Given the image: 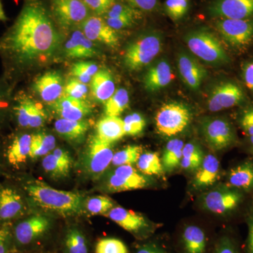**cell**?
<instances>
[{
  "mask_svg": "<svg viewBox=\"0 0 253 253\" xmlns=\"http://www.w3.org/2000/svg\"><path fill=\"white\" fill-rule=\"evenodd\" d=\"M59 42L54 18L42 0H23L14 22L0 37V55L9 73L22 72L51 57Z\"/></svg>",
  "mask_w": 253,
  "mask_h": 253,
  "instance_id": "obj_1",
  "label": "cell"
},
{
  "mask_svg": "<svg viewBox=\"0 0 253 253\" xmlns=\"http://www.w3.org/2000/svg\"><path fill=\"white\" fill-rule=\"evenodd\" d=\"M21 187L29 202L46 211L73 216L84 208V197L78 192L54 189L38 179H23Z\"/></svg>",
  "mask_w": 253,
  "mask_h": 253,
  "instance_id": "obj_2",
  "label": "cell"
},
{
  "mask_svg": "<svg viewBox=\"0 0 253 253\" xmlns=\"http://www.w3.org/2000/svg\"><path fill=\"white\" fill-rule=\"evenodd\" d=\"M162 41L157 34H147L133 41L126 47L124 63L129 71L142 69L152 62L161 52Z\"/></svg>",
  "mask_w": 253,
  "mask_h": 253,
  "instance_id": "obj_3",
  "label": "cell"
},
{
  "mask_svg": "<svg viewBox=\"0 0 253 253\" xmlns=\"http://www.w3.org/2000/svg\"><path fill=\"white\" fill-rule=\"evenodd\" d=\"M188 48L205 62L221 64L227 61L226 51L214 35L204 30L191 32L186 36Z\"/></svg>",
  "mask_w": 253,
  "mask_h": 253,
  "instance_id": "obj_4",
  "label": "cell"
},
{
  "mask_svg": "<svg viewBox=\"0 0 253 253\" xmlns=\"http://www.w3.org/2000/svg\"><path fill=\"white\" fill-rule=\"evenodd\" d=\"M191 119V111L187 106L172 102L160 108L156 113L155 123L159 134L171 137L182 132L189 126Z\"/></svg>",
  "mask_w": 253,
  "mask_h": 253,
  "instance_id": "obj_5",
  "label": "cell"
},
{
  "mask_svg": "<svg viewBox=\"0 0 253 253\" xmlns=\"http://www.w3.org/2000/svg\"><path fill=\"white\" fill-rule=\"evenodd\" d=\"M113 155L112 144L93 136L81 158L83 170L93 179H99L112 162Z\"/></svg>",
  "mask_w": 253,
  "mask_h": 253,
  "instance_id": "obj_6",
  "label": "cell"
},
{
  "mask_svg": "<svg viewBox=\"0 0 253 253\" xmlns=\"http://www.w3.org/2000/svg\"><path fill=\"white\" fill-rule=\"evenodd\" d=\"M28 200L21 188L0 184V224L12 225L27 215Z\"/></svg>",
  "mask_w": 253,
  "mask_h": 253,
  "instance_id": "obj_7",
  "label": "cell"
},
{
  "mask_svg": "<svg viewBox=\"0 0 253 253\" xmlns=\"http://www.w3.org/2000/svg\"><path fill=\"white\" fill-rule=\"evenodd\" d=\"M106 216L141 241L151 238L158 228L142 214L120 206L113 207Z\"/></svg>",
  "mask_w": 253,
  "mask_h": 253,
  "instance_id": "obj_8",
  "label": "cell"
},
{
  "mask_svg": "<svg viewBox=\"0 0 253 253\" xmlns=\"http://www.w3.org/2000/svg\"><path fill=\"white\" fill-rule=\"evenodd\" d=\"M50 11L55 21L66 29L80 27L91 16L83 0H50Z\"/></svg>",
  "mask_w": 253,
  "mask_h": 253,
  "instance_id": "obj_9",
  "label": "cell"
},
{
  "mask_svg": "<svg viewBox=\"0 0 253 253\" xmlns=\"http://www.w3.org/2000/svg\"><path fill=\"white\" fill-rule=\"evenodd\" d=\"M11 113L15 122L21 129H31L42 126L46 120L45 111L34 100L20 93L13 99Z\"/></svg>",
  "mask_w": 253,
  "mask_h": 253,
  "instance_id": "obj_10",
  "label": "cell"
},
{
  "mask_svg": "<svg viewBox=\"0 0 253 253\" xmlns=\"http://www.w3.org/2000/svg\"><path fill=\"white\" fill-rule=\"evenodd\" d=\"M243 197L242 193L239 190L231 186H221L204 194L203 207L214 214H229L239 207Z\"/></svg>",
  "mask_w": 253,
  "mask_h": 253,
  "instance_id": "obj_11",
  "label": "cell"
},
{
  "mask_svg": "<svg viewBox=\"0 0 253 253\" xmlns=\"http://www.w3.org/2000/svg\"><path fill=\"white\" fill-rule=\"evenodd\" d=\"M50 226L49 218L41 214L23 217L12 224L14 244L21 247L33 244L49 230Z\"/></svg>",
  "mask_w": 253,
  "mask_h": 253,
  "instance_id": "obj_12",
  "label": "cell"
},
{
  "mask_svg": "<svg viewBox=\"0 0 253 253\" xmlns=\"http://www.w3.org/2000/svg\"><path fill=\"white\" fill-rule=\"evenodd\" d=\"M214 242L201 226L186 224L178 235L176 250L177 253H211Z\"/></svg>",
  "mask_w": 253,
  "mask_h": 253,
  "instance_id": "obj_13",
  "label": "cell"
},
{
  "mask_svg": "<svg viewBox=\"0 0 253 253\" xmlns=\"http://www.w3.org/2000/svg\"><path fill=\"white\" fill-rule=\"evenodd\" d=\"M217 29L228 43L237 47L248 45L253 38V20L221 18Z\"/></svg>",
  "mask_w": 253,
  "mask_h": 253,
  "instance_id": "obj_14",
  "label": "cell"
},
{
  "mask_svg": "<svg viewBox=\"0 0 253 253\" xmlns=\"http://www.w3.org/2000/svg\"><path fill=\"white\" fill-rule=\"evenodd\" d=\"M202 132L210 147L221 151L235 141V134L230 123L222 118L208 119L202 123Z\"/></svg>",
  "mask_w": 253,
  "mask_h": 253,
  "instance_id": "obj_15",
  "label": "cell"
},
{
  "mask_svg": "<svg viewBox=\"0 0 253 253\" xmlns=\"http://www.w3.org/2000/svg\"><path fill=\"white\" fill-rule=\"evenodd\" d=\"M149 179L132 166H121L109 176L106 187L110 192H123L144 189L149 185Z\"/></svg>",
  "mask_w": 253,
  "mask_h": 253,
  "instance_id": "obj_16",
  "label": "cell"
},
{
  "mask_svg": "<svg viewBox=\"0 0 253 253\" xmlns=\"http://www.w3.org/2000/svg\"><path fill=\"white\" fill-rule=\"evenodd\" d=\"M244 99L242 89L231 82L214 86L208 100V108L212 112L230 109L241 104Z\"/></svg>",
  "mask_w": 253,
  "mask_h": 253,
  "instance_id": "obj_17",
  "label": "cell"
},
{
  "mask_svg": "<svg viewBox=\"0 0 253 253\" xmlns=\"http://www.w3.org/2000/svg\"><path fill=\"white\" fill-rule=\"evenodd\" d=\"M31 139L29 133H16L2 151L3 161L10 168L19 169L30 159Z\"/></svg>",
  "mask_w": 253,
  "mask_h": 253,
  "instance_id": "obj_18",
  "label": "cell"
},
{
  "mask_svg": "<svg viewBox=\"0 0 253 253\" xmlns=\"http://www.w3.org/2000/svg\"><path fill=\"white\" fill-rule=\"evenodd\" d=\"M79 28L89 41L99 42L111 47H115L119 43L116 31L110 27L101 16L91 15Z\"/></svg>",
  "mask_w": 253,
  "mask_h": 253,
  "instance_id": "obj_19",
  "label": "cell"
},
{
  "mask_svg": "<svg viewBox=\"0 0 253 253\" xmlns=\"http://www.w3.org/2000/svg\"><path fill=\"white\" fill-rule=\"evenodd\" d=\"M210 11L222 18L244 19L253 15V0H217Z\"/></svg>",
  "mask_w": 253,
  "mask_h": 253,
  "instance_id": "obj_20",
  "label": "cell"
},
{
  "mask_svg": "<svg viewBox=\"0 0 253 253\" xmlns=\"http://www.w3.org/2000/svg\"><path fill=\"white\" fill-rule=\"evenodd\" d=\"M33 89L45 102H56L63 96L64 86L62 77L56 71L46 72L36 78Z\"/></svg>",
  "mask_w": 253,
  "mask_h": 253,
  "instance_id": "obj_21",
  "label": "cell"
},
{
  "mask_svg": "<svg viewBox=\"0 0 253 253\" xmlns=\"http://www.w3.org/2000/svg\"><path fill=\"white\" fill-rule=\"evenodd\" d=\"M177 66L186 85L192 90H198L207 75L206 69L194 58L185 53L178 56Z\"/></svg>",
  "mask_w": 253,
  "mask_h": 253,
  "instance_id": "obj_22",
  "label": "cell"
},
{
  "mask_svg": "<svg viewBox=\"0 0 253 253\" xmlns=\"http://www.w3.org/2000/svg\"><path fill=\"white\" fill-rule=\"evenodd\" d=\"M53 106L60 117L71 121H81L91 112L90 105L85 101L69 96H61Z\"/></svg>",
  "mask_w": 253,
  "mask_h": 253,
  "instance_id": "obj_23",
  "label": "cell"
},
{
  "mask_svg": "<svg viewBox=\"0 0 253 253\" xmlns=\"http://www.w3.org/2000/svg\"><path fill=\"white\" fill-rule=\"evenodd\" d=\"M172 68L166 60H161L149 68L144 78V87L150 92L157 91L170 84Z\"/></svg>",
  "mask_w": 253,
  "mask_h": 253,
  "instance_id": "obj_24",
  "label": "cell"
},
{
  "mask_svg": "<svg viewBox=\"0 0 253 253\" xmlns=\"http://www.w3.org/2000/svg\"><path fill=\"white\" fill-rule=\"evenodd\" d=\"M220 172V163L215 156H205L202 164L196 170L193 179V186L196 189H204L217 181Z\"/></svg>",
  "mask_w": 253,
  "mask_h": 253,
  "instance_id": "obj_25",
  "label": "cell"
},
{
  "mask_svg": "<svg viewBox=\"0 0 253 253\" xmlns=\"http://www.w3.org/2000/svg\"><path fill=\"white\" fill-rule=\"evenodd\" d=\"M65 53L71 59L92 57L96 54L94 44L81 30H76L65 44Z\"/></svg>",
  "mask_w": 253,
  "mask_h": 253,
  "instance_id": "obj_26",
  "label": "cell"
},
{
  "mask_svg": "<svg viewBox=\"0 0 253 253\" xmlns=\"http://www.w3.org/2000/svg\"><path fill=\"white\" fill-rule=\"evenodd\" d=\"M125 135L124 123L119 117L106 116L96 124V136L106 142L113 144Z\"/></svg>",
  "mask_w": 253,
  "mask_h": 253,
  "instance_id": "obj_27",
  "label": "cell"
},
{
  "mask_svg": "<svg viewBox=\"0 0 253 253\" xmlns=\"http://www.w3.org/2000/svg\"><path fill=\"white\" fill-rule=\"evenodd\" d=\"M116 90L112 75L108 70H100L91 79V94L98 102L104 104Z\"/></svg>",
  "mask_w": 253,
  "mask_h": 253,
  "instance_id": "obj_28",
  "label": "cell"
},
{
  "mask_svg": "<svg viewBox=\"0 0 253 253\" xmlns=\"http://www.w3.org/2000/svg\"><path fill=\"white\" fill-rule=\"evenodd\" d=\"M228 183L231 187L242 191L253 190V163L251 161L232 168L228 174Z\"/></svg>",
  "mask_w": 253,
  "mask_h": 253,
  "instance_id": "obj_29",
  "label": "cell"
},
{
  "mask_svg": "<svg viewBox=\"0 0 253 253\" xmlns=\"http://www.w3.org/2000/svg\"><path fill=\"white\" fill-rule=\"evenodd\" d=\"M89 128V123L85 121L57 120L54 123V129L60 136L68 141L81 140Z\"/></svg>",
  "mask_w": 253,
  "mask_h": 253,
  "instance_id": "obj_30",
  "label": "cell"
},
{
  "mask_svg": "<svg viewBox=\"0 0 253 253\" xmlns=\"http://www.w3.org/2000/svg\"><path fill=\"white\" fill-rule=\"evenodd\" d=\"M56 148V139L51 134L43 131L32 134L30 159L32 161L44 157Z\"/></svg>",
  "mask_w": 253,
  "mask_h": 253,
  "instance_id": "obj_31",
  "label": "cell"
},
{
  "mask_svg": "<svg viewBox=\"0 0 253 253\" xmlns=\"http://www.w3.org/2000/svg\"><path fill=\"white\" fill-rule=\"evenodd\" d=\"M184 142L179 139L168 141L163 151L161 161L164 171L172 172L180 166Z\"/></svg>",
  "mask_w": 253,
  "mask_h": 253,
  "instance_id": "obj_32",
  "label": "cell"
},
{
  "mask_svg": "<svg viewBox=\"0 0 253 253\" xmlns=\"http://www.w3.org/2000/svg\"><path fill=\"white\" fill-rule=\"evenodd\" d=\"M136 165L139 171L145 175L161 176L164 172L162 161L158 153H142Z\"/></svg>",
  "mask_w": 253,
  "mask_h": 253,
  "instance_id": "obj_33",
  "label": "cell"
},
{
  "mask_svg": "<svg viewBox=\"0 0 253 253\" xmlns=\"http://www.w3.org/2000/svg\"><path fill=\"white\" fill-rule=\"evenodd\" d=\"M129 104L128 91L124 88L116 89L114 94L104 103V112L106 116H116L126 111Z\"/></svg>",
  "mask_w": 253,
  "mask_h": 253,
  "instance_id": "obj_34",
  "label": "cell"
},
{
  "mask_svg": "<svg viewBox=\"0 0 253 253\" xmlns=\"http://www.w3.org/2000/svg\"><path fill=\"white\" fill-rule=\"evenodd\" d=\"M204 157V152L199 145L187 143L183 148L181 168L186 170L196 171L202 164Z\"/></svg>",
  "mask_w": 253,
  "mask_h": 253,
  "instance_id": "obj_35",
  "label": "cell"
},
{
  "mask_svg": "<svg viewBox=\"0 0 253 253\" xmlns=\"http://www.w3.org/2000/svg\"><path fill=\"white\" fill-rule=\"evenodd\" d=\"M42 166L44 172L54 179L66 177L69 174L71 166L62 162L61 160L56 157L52 153L43 157Z\"/></svg>",
  "mask_w": 253,
  "mask_h": 253,
  "instance_id": "obj_36",
  "label": "cell"
},
{
  "mask_svg": "<svg viewBox=\"0 0 253 253\" xmlns=\"http://www.w3.org/2000/svg\"><path fill=\"white\" fill-rule=\"evenodd\" d=\"M66 253H88V246L84 234L76 228L69 229L64 239Z\"/></svg>",
  "mask_w": 253,
  "mask_h": 253,
  "instance_id": "obj_37",
  "label": "cell"
},
{
  "mask_svg": "<svg viewBox=\"0 0 253 253\" xmlns=\"http://www.w3.org/2000/svg\"><path fill=\"white\" fill-rule=\"evenodd\" d=\"M142 154V148L136 145H129L115 153L112 159L113 166H132L136 164Z\"/></svg>",
  "mask_w": 253,
  "mask_h": 253,
  "instance_id": "obj_38",
  "label": "cell"
},
{
  "mask_svg": "<svg viewBox=\"0 0 253 253\" xmlns=\"http://www.w3.org/2000/svg\"><path fill=\"white\" fill-rule=\"evenodd\" d=\"M112 199L104 196H95L84 201V207L90 215L106 214L113 208Z\"/></svg>",
  "mask_w": 253,
  "mask_h": 253,
  "instance_id": "obj_39",
  "label": "cell"
},
{
  "mask_svg": "<svg viewBox=\"0 0 253 253\" xmlns=\"http://www.w3.org/2000/svg\"><path fill=\"white\" fill-rule=\"evenodd\" d=\"M211 253H245L239 241L229 234H221L215 239Z\"/></svg>",
  "mask_w": 253,
  "mask_h": 253,
  "instance_id": "obj_40",
  "label": "cell"
},
{
  "mask_svg": "<svg viewBox=\"0 0 253 253\" xmlns=\"http://www.w3.org/2000/svg\"><path fill=\"white\" fill-rule=\"evenodd\" d=\"M98 71L97 65L94 63L83 61L73 65L71 74L76 80L86 84L91 83V79Z\"/></svg>",
  "mask_w": 253,
  "mask_h": 253,
  "instance_id": "obj_41",
  "label": "cell"
},
{
  "mask_svg": "<svg viewBox=\"0 0 253 253\" xmlns=\"http://www.w3.org/2000/svg\"><path fill=\"white\" fill-rule=\"evenodd\" d=\"M95 253H129V250L121 240L105 238L98 241Z\"/></svg>",
  "mask_w": 253,
  "mask_h": 253,
  "instance_id": "obj_42",
  "label": "cell"
},
{
  "mask_svg": "<svg viewBox=\"0 0 253 253\" xmlns=\"http://www.w3.org/2000/svg\"><path fill=\"white\" fill-rule=\"evenodd\" d=\"M126 135L136 136L144 131L146 121L144 117L138 113H131L123 120Z\"/></svg>",
  "mask_w": 253,
  "mask_h": 253,
  "instance_id": "obj_43",
  "label": "cell"
},
{
  "mask_svg": "<svg viewBox=\"0 0 253 253\" xmlns=\"http://www.w3.org/2000/svg\"><path fill=\"white\" fill-rule=\"evenodd\" d=\"M87 92L88 87L85 84L82 83L76 78H73L64 86L63 95L74 99L84 100Z\"/></svg>",
  "mask_w": 253,
  "mask_h": 253,
  "instance_id": "obj_44",
  "label": "cell"
},
{
  "mask_svg": "<svg viewBox=\"0 0 253 253\" xmlns=\"http://www.w3.org/2000/svg\"><path fill=\"white\" fill-rule=\"evenodd\" d=\"M189 8L188 0H167L166 9L168 16L173 20L179 19L185 15Z\"/></svg>",
  "mask_w": 253,
  "mask_h": 253,
  "instance_id": "obj_45",
  "label": "cell"
},
{
  "mask_svg": "<svg viewBox=\"0 0 253 253\" xmlns=\"http://www.w3.org/2000/svg\"><path fill=\"white\" fill-rule=\"evenodd\" d=\"M136 246L135 253H171L169 247L158 240H144Z\"/></svg>",
  "mask_w": 253,
  "mask_h": 253,
  "instance_id": "obj_46",
  "label": "cell"
},
{
  "mask_svg": "<svg viewBox=\"0 0 253 253\" xmlns=\"http://www.w3.org/2000/svg\"><path fill=\"white\" fill-rule=\"evenodd\" d=\"M104 16L105 18H119L124 17V16L137 17L138 12L134 8L131 7L129 5L115 1L114 4L111 6Z\"/></svg>",
  "mask_w": 253,
  "mask_h": 253,
  "instance_id": "obj_47",
  "label": "cell"
},
{
  "mask_svg": "<svg viewBox=\"0 0 253 253\" xmlns=\"http://www.w3.org/2000/svg\"><path fill=\"white\" fill-rule=\"evenodd\" d=\"M14 244L12 225L0 224V253H11Z\"/></svg>",
  "mask_w": 253,
  "mask_h": 253,
  "instance_id": "obj_48",
  "label": "cell"
},
{
  "mask_svg": "<svg viewBox=\"0 0 253 253\" xmlns=\"http://www.w3.org/2000/svg\"><path fill=\"white\" fill-rule=\"evenodd\" d=\"M88 9L94 15L104 16L115 3V0H83Z\"/></svg>",
  "mask_w": 253,
  "mask_h": 253,
  "instance_id": "obj_49",
  "label": "cell"
},
{
  "mask_svg": "<svg viewBox=\"0 0 253 253\" xmlns=\"http://www.w3.org/2000/svg\"><path fill=\"white\" fill-rule=\"evenodd\" d=\"M136 17L124 16L119 18H104L106 23L115 31L129 28L135 22Z\"/></svg>",
  "mask_w": 253,
  "mask_h": 253,
  "instance_id": "obj_50",
  "label": "cell"
},
{
  "mask_svg": "<svg viewBox=\"0 0 253 253\" xmlns=\"http://www.w3.org/2000/svg\"><path fill=\"white\" fill-rule=\"evenodd\" d=\"M240 125L248 135L253 136V109L246 110L243 113L240 118Z\"/></svg>",
  "mask_w": 253,
  "mask_h": 253,
  "instance_id": "obj_51",
  "label": "cell"
},
{
  "mask_svg": "<svg viewBox=\"0 0 253 253\" xmlns=\"http://www.w3.org/2000/svg\"><path fill=\"white\" fill-rule=\"evenodd\" d=\"M134 9L144 11H152L157 6L158 0H125Z\"/></svg>",
  "mask_w": 253,
  "mask_h": 253,
  "instance_id": "obj_52",
  "label": "cell"
},
{
  "mask_svg": "<svg viewBox=\"0 0 253 253\" xmlns=\"http://www.w3.org/2000/svg\"><path fill=\"white\" fill-rule=\"evenodd\" d=\"M247 224L249 233H248L247 240L245 245L244 253H253V207L248 216Z\"/></svg>",
  "mask_w": 253,
  "mask_h": 253,
  "instance_id": "obj_53",
  "label": "cell"
},
{
  "mask_svg": "<svg viewBox=\"0 0 253 253\" xmlns=\"http://www.w3.org/2000/svg\"><path fill=\"white\" fill-rule=\"evenodd\" d=\"M11 109V106L9 105L7 94L4 88L0 84V121L7 110Z\"/></svg>",
  "mask_w": 253,
  "mask_h": 253,
  "instance_id": "obj_54",
  "label": "cell"
},
{
  "mask_svg": "<svg viewBox=\"0 0 253 253\" xmlns=\"http://www.w3.org/2000/svg\"><path fill=\"white\" fill-rule=\"evenodd\" d=\"M243 72L246 86L253 91V62L248 63L245 65Z\"/></svg>",
  "mask_w": 253,
  "mask_h": 253,
  "instance_id": "obj_55",
  "label": "cell"
},
{
  "mask_svg": "<svg viewBox=\"0 0 253 253\" xmlns=\"http://www.w3.org/2000/svg\"><path fill=\"white\" fill-rule=\"evenodd\" d=\"M52 154H54L56 158L61 160L62 162L66 163V164H67L68 166L72 167V158H71L69 152L66 151V150L60 149V148H55V149L52 151Z\"/></svg>",
  "mask_w": 253,
  "mask_h": 253,
  "instance_id": "obj_56",
  "label": "cell"
},
{
  "mask_svg": "<svg viewBox=\"0 0 253 253\" xmlns=\"http://www.w3.org/2000/svg\"><path fill=\"white\" fill-rule=\"evenodd\" d=\"M8 18L6 17V14H5L4 12V8H3L1 0H0V21H2V22H6Z\"/></svg>",
  "mask_w": 253,
  "mask_h": 253,
  "instance_id": "obj_57",
  "label": "cell"
},
{
  "mask_svg": "<svg viewBox=\"0 0 253 253\" xmlns=\"http://www.w3.org/2000/svg\"><path fill=\"white\" fill-rule=\"evenodd\" d=\"M3 162V156H2V151L0 149V171H1V166L2 165Z\"/></svg>",
  "mask_w": 253,
  "mask_h": 253,
  "instance_id": "obj_58",
  "label": "cell"
},
{
  "mask_svg": "<svg viewBox=\"0 0 253 253\" xmlns=\"http://www.w3.org/2000/svg\"><path fill=\"white\" fill-rule=\"evenodd\" d=\"M250 143H251V151L253 154V136H250Z\"/></svg>",
  "mask_w": 253,
  "mask_h": 253,
  "instance_id": "obj_59",
  "label": "cell"
}]
</instances>
